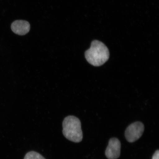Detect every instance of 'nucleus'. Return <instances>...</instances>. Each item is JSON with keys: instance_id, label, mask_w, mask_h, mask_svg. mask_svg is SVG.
I'll return each mask as SVG.
<instances>
[{"instance_id": "1", "label": "nucleus", "mask_w": 159, "mask_h": 159, "mask_svg": "<svg viewBox=\"0 0 159 159\" xmlns=\"http://www.w3.org/2000/svg\"><path fill=\"white\" fill-rule=\"evenodd\" d=\"M85 56L87 61L94 66H99L108 61L109 49L104 43L98 40L91 43L90 48L85 51Z\"/></svg>"}, {"instance_id": "2", "label": "nucleus", "mask_w": 159, "mask_h": 159, "mask_svg": "<svg viewBox=\"0 0 159 159\" xmlns=\"http://www.w3.org/2000/svg\"><path fill=\"white\" fill-rule=\"evenodd\" d=\"M62 127L63 136L68 140L76 143L82 140L83 132L79 118L73 116L66 117L63 122Z\"/></svg>"}, {"instance_id": "3", "label": "nucleus", "mask_w": 159, "mask_h": 159, "mask_svg": "<svg viewBox=\"0 0 159 159\" xmlns=\"http://www.w3.org/2000/svg\"><path fill=\"white\" fill-rule=\"evenodd\" d=\"M144 130V125L142 123L136 122L133 123L125 130V138L129 143L136 142L142 136Z\"/></svg>"}, {"instance_id": "4", "label": "nucleus", "mask_w": 159, "mask_h": 159, "mask_svg": "<svg viewBox=\"0 0 159 159\" xmlns=\"http://www.w3.org/2000/svg\"><path fill=\"white\" fill-rule=\"evenodd\" d=\"M120 141L116 138H111L105 151V156L108 159H118L120 156Z\"/></svg>"}, {"instance_id": "5", "label": "nucleus", "mask_w": 159, "mask_h": 159, "mask_svg": "<svg viewBox=\"0 0 159 159\" xmlns=\"http://www.w3.org/2000/svg\"><path fill=\"white\" fill-rule=\"evenodd\" d=\"M11 27L14 33L20 35L27 34L30 30V25L28 22L22 20L14 21Z\"/></svg>"}, {"instance_id": "6", "label": "nucleus", "mask_w": 159, "mask_h": 159, "mask_svg": "<svg viewBox=\"0 0 159 159\" xmlns=\"http://www.w3.org/2000/svg\"><path fill=\"white\" fill-rule=\"evenodd\" d=\"M24 159H46L44 157L39 153L31 151L25 154Z\"/></svg>"}, {"instance_id": "7", "label": "nucleus", "mask_w": 159, "mask_h": 159, "mask_svg": "<svg viewBox=\"0 0 159 159\" xmlns=\"http://www.w3.org/2000/svg\"><path fill=\"white\" fill-rule=\"evenodd\" d=\"M159 151L157 150L156 151L153 155L152 159H159Z\"/></svg>"}]
</instances>
